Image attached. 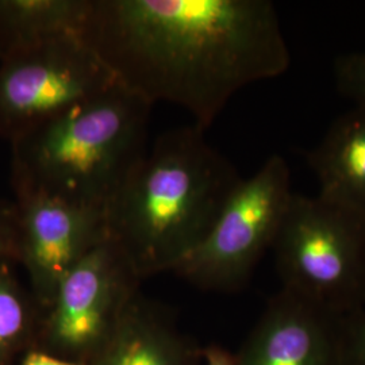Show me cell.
<instances>
[{
  "label": "cell",
  "instance_id": "cell-7",
  "mask_svg": "<svg viewBox=\"0 0 365 365\" xmlns=\"http://www.w3.org/2000/svg\"><path fill=\"white\" fill-rule=\"evenodd\" d=\"M16 260L22 261L33 289L52 302L66 274L108 238L105 212L38 194H18Z\"/></svg>",
  "mask_w": 365,
  "mask_h": 365
},
{
  "label": "cell",
  "instance_id": "cell-6",
  "mask_svg": "<svg viewBox=\"0 0 365 365\" xmlns=\"http://www.w3.org/2000/svg\"><path fill=\"white\" fill-rule=\"evenodd\" d=\"M115 78L80 37L57 39L0 58V140L9 143Z\"/></svg>",
  "mask_w": 365,
  "mask_h": 365
},
{
  "label": "cell",
  "instance_id": "cell-18",
  "mask_svg": "<svg viewBox=\"0 0 365 365\" xmlns=\"http://www.w3.org/2000/svg\"><path fill=\"white\" fill-rule=\"evenodd\" d=\"M21 365H73L72 363H68L64 360L56 359L49 354H43V353H30L29 356L25 357V360L22 361Z\"/></svg>",
  "mask_w": 365,
  "mask_h": 365
},
{
  "label": "cell",
  "instance_id": "cell-8",
  "mask_svg": "<svg viewBox=\"0 0 365 365\" xmlns=\"http://www.w3.org/2000/svg\"><path fill=\"white\" fill-rule=\"evenodd\" d=\"M130 264L107 238L66 274L53 297L51 329L69 348L91 344L128 297Z\"/></svg>",
  "mask_w": 365,
  "mask_h": 365
},
{
  "label": "cell",
  "instance_id": "cell-16",
  "mask_svg": "<svg viewBox=\"0 0 365 365\" xmlns=\"http://www.w3.org/2000/svg\"><path fill=\"white\" fill-rule=\"evenodd\" d=\"M18 211L14 200L0 199V261L16 260Z\"/></svg>",
  "mask_w": 365,
  "mask_h": 365
},
{
  "label": "cell",
  "instance_id": "cell-5",
  "mask_svg": "<svg viewBox=\"0 0 365 365\" xmlns=\"http://www.w3.org/2000/svg\"><path fill=\"white\" fill-rule=\"evenodd\" d=\"M292 195L287 161L269 157L235 185L209 233L173 269L202 287H240L272 248Z\"/></svg>",
  "mask_w": 365,
  "mask_h": 365
},
{
  "label": "cell",
  "instance_id": "cell-4",
  "mask_svg": "<svg viewBox=\"0 0 365 365\" xmlns=\"http://www.w3.org/2000/svg\"><path fill=\"white\" fill-rule=\"evenodd\" d=\"M272 249L282 289L336 315L364 307L363 217L294 192Z\"/></svg>",
  "mask_w": 365,
  "mask_h": 365
},
{
  "label": "cell",
  "instance_id": "cell-12",
  "mask_svg": "<svg viewBox=\"0 0 365 365\" xmlns=\"http://www.w3.org/2000/svg\"><path fill=\"white\" fill-rule=\"evenodd\" d=\"M30 313V300L10 272L9 261H0V360L24 339Z\"/></svg>",
  "mask_w": 365,
  "mask_h": 365
},
{
  "label": "cell",
  "instance_id": "cell-15",
  "mask_svg": "<svg viewBox=\"0 0 365 365\" xmlns=\"http://www.w3.org/2000/svg\"><path fill=\"white\" fill-rule=\"evenodd\" d=\"M342 365H365V307L339 317Z\"/></svg>",
  "mask_w": 365,
  "mask_h": 365
},
{
  "label": "cell",
  "instance_id": "cell-14",
  "mask_svg": "<svg viewBox=\"0 0 365 365\" xmlns=\"http://www.w3.org/2000/svg\"><path fill=\"white\" fill-rule=\"evenodd\" d=\"M333 75L339 93L354 106L365 107V49L341 54L334 61Z\"/></svg>",
  "mask_w": 365,
  "mask_h": 365
},
{
  "label": "cell",
  "instance_id": "cell-10",
  "mask_svg": "<svg viewBox=\"0 0 365 365\" xmlns=\"http://www.w3.org/2000/svg\"><path fill=\"white\" fill-rule=\"evenodd\" d=\"M306 158L318 196L365 220V107L354 106L337 118Z\"/></svg>",
  "mask_w": 365,
  "mask_h": 365
},
{
  "label": "cell",
  "instance_id": "cell-19",
  "mask_svg": "<svg viewBox=\"0 0 365 365\" xmlns=\"http://www.w3.org/2000/svg\"><path fill=\"white\" fill-rule=\"evenodd\" d=\"M364 307H365V302H364Z\"/></svg>",
  "mask_w": 365,
  "mask_h": 365
},
{
  "label": "cell",
  "instance_id": "cell-3",
  "mask_svg": "<svg viewBox=\"0 0 365 365\" xmlns=\"http://www.w3.org/2000/svg\"><path fill=\"white\" fill-rule=\"evenodd\" d=\"M152 106L117 81L19 135L14 194H38L107 212L148 150Z\"/></svg>",
  "mask_w": 365,
  "mask_h": 365
},
{
  "label": "cell",
  "instance_id": "cell-1",
  "mask_svg": "<svg viewBox=\"0 0 365 365\" xmlns=\"http://www.w3.org/2000/svg\"><path fill=\"white\" fill-rule=\"evenodd\" d=\"M83 38L118 84L182 107L203 130L237 92L291 64L269 0H92Z\"/></svg>",
  "mask_w": 365,
  "mask_h": 365
},
{
  "label": "cell",
  "instance_id": "cell-2",
  "mask_svg": "<svg viewBox=\"0 0 365 365\" xmlns=\"http://www.w3.org/2000/svg\"><path fill=\"white\" fill-rule=\"evenodd\" d=\"M196 125L161 134L106 212L135 274L175 268L205 238L242 179Z\"/></svg>",
  "mask_w": 365,
  "mask_h": 365
},
{
  "label": "cell",
  "instance_id": "cell-13",
  "mask_svg": "<svg viewBox=\"0 0 365 365\" xmlns=\"http://www.w3.org/2000/svg\"><path fill=\"white\" fill-rule=\"evenodd\" d=\"M106 365H180L155 337L130 333L119 339Z\"/></svg>",
  "mask_w": 365,
  "mask_h": 365
},
{
  "label": "cell",
  "instance_id": "cell-9",
  "mask_svg": "<svg viewBox=\"0 0 365 365\" xmlns=\"http://www.w3.org/2000/svg\"><path fill=\"white\" fill-rule=\"evenodd\" d=\"M339 317L280 289L237 365H342Z\"/></svg>",
  "mask_w": 365,
  "mask_h": 365
},
{
  "label": "cell",
  "instance_id": "cell-17",
  "mask_svg": "<svg viewBox=\"0 0 365 365\" xmlns=\"http://www.w3.org/2000/svg\"><path fill=\"white\" fill-rule=\"evenodd\" d=\"M205 365H237V360L221 348L211 346L205 352Z\"/></svg>",
  "mask_w": 365,
  "mask_h": 365
},
{
  "label": "cell",
  "instance_id": "cell-11",
  "mask_svg": "<svg viewBox=\"0 0 365 365\" xmlns=\"http://www.w3.org/2000/svg\"><path fill=\"white\" fill-rule=\"evenodd\" d=\"M92 0H0V58L57 39L84 37Z\"/></svg>",
  "mask_w": 365,
  "mask_h": 365
}]
</instances>
